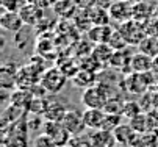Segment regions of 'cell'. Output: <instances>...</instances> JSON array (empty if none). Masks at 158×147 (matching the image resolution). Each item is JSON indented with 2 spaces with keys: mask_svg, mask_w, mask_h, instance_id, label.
Listing matches in <instances>:
<instances>
[{
  "mask_svg": "<svg viewBox=\"0 0 158 147\" xmlns=\"http://www.w3.org/2000/svg\"><path fill=\"white\" fill-rule=\"evenodd\" d=\"M89 142L93 147H111L113 144H116V136L110 130L97 129L89 135Z\"/></svg>",
  "mask_w": 158,
  "mask_h": 147,
  "instance_id": "cell-7",
  "label": "cell"
},
{
  "mask_svg": "<svg viewBox=\"0 0 158 147\" xmlns=\"http://www.w3.org/2000/svg\"><path fill=\"white\" fill-rule=\"evenodd\" d=\"M81 102L86 108H105L108 96L99 88H86L81 94Z\"/></svg>",
  "mask_w": 158,
  "mask_h": 147,
  "instance_id": "cell-4",
  "label": "cell"
},
{
  "mask_svg": "<svg viewBox=\"0 0 158 147\" xmlns=\"http://www.w3.org/2000/svg\"><path fill=\"white\" fill-rule=\"evenodd\" d=\"M111 147H124V145H119V144H113Z\"/></svg>",
  "mask_w": 158,
  "mask_h": 147,
  "instance_id": "cell-19",
  "label": "cell"
},
{
  "mask_svg": "<svg viewBox=\"0 0 158 147\" xmlns=\"http://www.w3.org/2000/svg\"><path fill=\"white\" fill-rule=\"evenodd\" d=\"M35 147H58V144L46 133L39 135L36 139H35Z\"/></svg>",
  "mask_w": 158,
  "mask_h": 147,
  "instance_id": "cell-14",
  "label": "cell"
},
{
  "mask_svg": "<svg viewBox=\"0 0 158 147\" xmlns=\"http://www.w3.org/2000/svg\"><path fill=\"white\" fill-rule=\"evenodd\" d=\"M66 83V75L63 72V69L58 67H52L49 71H46L41 77V88L46 89L47 92H60L61 88Z\"/></svg>",
  "mask_w": 158,
  "mask_h": 147,
  "instance_id": "cell-1",
  "label": "cell"
},
{
  "mask_svg": "<svg viewBox=\"0 0 158 147\" xmlns=\"http://www.w3.org/2000/svg\"><path fill=\"white\" fill-rule=\"evenodd\" d=\"M152 61H153L152 56L139 52L130 58V67L135 74H147V72H152Z\"/></svg>",
  "mask_w": 158,
  "mask_h": 147,
  "instance_id": "cell-8",
  "label": "cell"
},
{
  "mask_svg": "<svg viewBox=\"0 0 158 147\" xmlns=\"http://www.w3.org/2000/svg\"><path fill=\"white\" fill-rule=\"evenodd\" d=\"M72 144L74 147H93L91 142H89V138L88 139H72Z\"/></svg>",
  "mask_w": 158,
  "mask_h": 147,
  "instance_id": "cell-16",
  "label": "cell"
},
{
  "mask_svg": "<svg viewBox=\"0 0 158 147\" xmlns=\"http://www.w3.org/2000/svg\"><path fill=\"white\" fill-rule=\"evenodd\" d=\"M24 19L19 14V11H5L3 16L0 17V25H2L3 30L6 31H13L17 33L20 31V28L24 27Z\"/></svg>",
  "mask_w": 158,
  "mask_h": 147,
  "instance_id": "cell-6",
  "label": "cell"
},
{
  "mask_svg": "<svg viewBox=\"0 0 158 147\" xmlns=\"http://www.w3.org/2000/svg\"><path fill=\"white\" fill-rule=\"evenodd\" d=\"M83 117L86 122V127L88 129H102L103 124H105V117H106V111L103 108H86L83 111Z\"/></svg>",
  "mask_w": 158,
  "mask_h": 147,
  "instance_id": "cell-5",
  "label": "cell"
},
{
  "mask_svg": "<svg viewBox=\"0 0 158 147\" xmlns=\"http://www.w3.org/2000/svg\"><path fill=\"white\" fill-rule=\"evenodd\" d=\"M66 108L63 107V103L60 102H50V103H46L44 105V114H46V119L47 120H61L63 116L66 114Z\"/></svg>",
  "mask_w": 158,
  "mask_h": 147,
  "instance_id": "cell-9",
  "label": "cell"
},
{
  "mask_svg": "<svg viewBox=\"0 0 158 147\" xmlns=\"http://www.w3.org/2000/svg\"><path fill=\"white\" fill-rule=\"evenodd\" d=\"M61 122L72 136H80L85 132V129H88L83 113H80L78 110H67L66 114L63 116Z\"/></svg>",
  "mask_w": 158,
  "mask_h": 147,
  "instance_id": "cell-2",
  "label": "cell"
},
{
  "mask_svg": "<svg viewBox=\"0 0 158 147\" xmlns=\"http://www.w3.org/2000/svg\"><path fill=\"white\" fill-rule=\"evenodd\" d=\"M152 74L158 77V55L153 56V61H152Z\"/></svg>",
  "mask_w": 158,
  "mask_h": 147,
  "instance_id": "cell-17",
  "label": "cell"
},
{
  "mask_svg": "<svg viewBox=\"0 0 158 147\" xmlns=\"http://www.w3.org/2000/svg\"><path fill=\"white\" fill-rule=\"evenodd\" d=\"M74 83L80 88H91V85L94 83V75L88 71H80L75 77H74Z\"/></svg>",
  "mask_w": 158,
  "mask_h": 147,
  "instance_id": "cell-12",
  "label": "cell"
},
{
  "mask_svg": "<svg viewBox=\"0 0 158 147\" xmlns=\"http://www.w3.org/2000/svg\"><path fill=\"white\" fill-rule=\"evenodd\" d=\"M27 3H38V0H25Z\"/></svg>",
  "mask_w": 158,
  "mask_h": 147,
  "instance_id": "cell-18",
  "label": "cell"
},
{
  "mask_svg": "<svg viewBox=\"0 0 158 147\" xmlns=\"http://www.w3.org/2000/svg\"><path fill=\"white\" fill-rule=\"evenodd\" d=\"M114 136H116V141L118 142H124V136L127 139V144H130L131 138L135 136V130L130 127V125H119V127L114 130Z\"/></svg>",
  "mask_w": 158,
  "mask_h": 147,
  "instance_id": "cell-13",
  "label": "cell"
},
{
  "mask_svg": "<svg viewBox=\"0 0 158 147\" xmlns=\"http://www.w3.org/2000/svg\"><path fill=\"white\" fill-rule=\"evenodd\" d=\"M139 52L147 53L149 56H156L158 55V39L156 38H143L139 43Z\"/></svg>",
  "mask_w": 158,
  "mask_h": 147,
  "instance_id": "cell-11",
  "label": "cell"
},
{
  "mask_svg": "<svg viewBox=\"0 0 158 147\" xmlns=\"http://www.w3.org/2000/svg\"><path fill=\"white\" fill-rule=\"evenodd\" d=\"M41 13L39 10V5L38 3H25L24 6L20 8L19 14L22 16V19H24V22L28 24V25H33L36 24V20H38V14Z\"/></svg>",
  "mask_w": 158,
  "mask_h": 147,
  "instance_id": "cell-10",
  "label": "cell"
},
{
  "mask_svg": "<svg viewBox=\"0 0 158 147\" xmlns=\"http://www.w3.org/2000/svg\"><path fill=\"white\" fill-rule=\"evenodd\" d=\"M5 11H20V8L24 6L27 2L25 0H2Z\"/></svg>",
  "mask_w": 158,
  "mask_h": 147,
  "instance_id": "cell-15",
  "label": "cell"
},
{
  "mask_svg": "<svg viewBox=\"0 0 158 147\" xmlns=\"http://www.w3.org/2000/svg\"><path fill=\"white\" fill-rule=\"evenodd\" d=\"M42 133H46L49 135L56 144L58 147L67 144V142H71V138L72 135L66 130V127L63 125L61 120H47L46 124H44V127H42Z\"/></svg>",
  "mask_w": 158,
  "mask_h": 147,
  "instance_id": "cell-3",
  "label": "cell"
}]
</instances>
